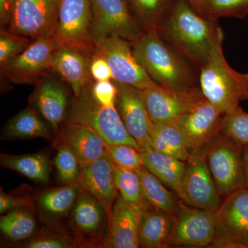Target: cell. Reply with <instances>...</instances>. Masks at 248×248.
Segmentation results:
<instances>
[{
  "label": "cell",
  "mask_w": 248,
  "mask_h": 248,
  "mask_svg": "<svg viewBox=\"0 0 248 248\" xmlns=\"http://www.w3.org/2000/svg\"><path fill=\"white\" fill-rule=\"evenodd\" d=\"M132 45L137 60L156 84L184 97L202 94L190 63L164 40L158 29L145 32Z\"/></svg>",
  "instance_id": "obj_1"
},
{
  "label": "cell",
  "mask_w": 248,
  "mask_h": 248,
  "mask_svg": "<svg viewBox=\"0 0 248 248\" xmlns=\"http://www.w3.org/2000/svg\"><path fill=\"white\" fill-rule=\"evenodd\" d=\"M158 31L164 40L195 68L206 63L223 31L197 14L187 0H177Z\"/></svg>",
  "instance_id": "obj_2"
},
{
  "label": "cell",
  "mask_w": 248,
  "mask_h": 248,
  "mask_svg": "<svg viewBox=\"0 0 248 248\" xmlns=\"http://www.w3.org/2000/svg\"><path fill=\"white\" fill-rule=\"evenodd\" d=\"M221 37L215 45L206 63L200 70V86L204 97L223 115L248 100V74L235 71L227 62Z\"/></svg>",
  "instance_id": "obj_3"
},
{
  "label": "cell",
  "mask_w": 248,
  "mask_h": 248,
  "mask_svg": "<svg viewBox=\"0 0 248 248\" xmlns=\"http://www.w3.org/2000/svg\"><path fill=\"white\" fill-rule=\"evenodd\" d=\"M65 123L80 124L93 129L107 145L128 144L141 151L138 142L127 131L116 107H103L94 100L91 84L75 97Z\"/></svg>",
  "instance_id": "obj_4"
},
{
  "label": "cell",
  "mask_w": 248,
  "mask_h": 248,
  "mask_svg": "<svg viewBox=\"0 0 248 248\" xmlns=\"http://www.w3.org/2000/svg\"><path fill=\"white\" fill-rule=\"evenodd\" d=\"M205 151L218 195L225 197L246 186L241 145L220 132L205 145Z\"/></svg>",
  "instance_id": "obj_5"
},
{
  "label": "cell",
  "mask_w": 248,
  "mask_h": 248,
  "mask_svg": "<svg viewBox=\"0 0 248 248\" xmlns=\"http://www.w3.org/2000/svg\"><path fill=\"white\" fill-rule=\"evenodd\" d=\"M210 248H248V187L224 197L215 211V234Z\"/></svg>",
  "instance_id": "obj_6"
},
{
  "label": "cell",
  "mask_w": 248,
  "mask_h": 248,
  "mask_svg": "<svg viewBox=\"0 0 248 248\" xmlns=\"http://www.w3.org/2000/svg\"><path fill=\"white\" fill-rule=\"evenodd\" d=\"M90 35L94 45L115 36L134 44L145 33L130 11L126 0H91Z\"/></svg>",
  "instance_id": "obj_7"
},
{
  "label": "cell",
  "mask_w": 248,
  "mask_h": 248,
  "mask_svg": "<svg viewBox=\"0 0 248 248\" xmlns=\"http://www.w3.org/2000/svg\"><path fill=\"white\" fill-rule=\"evenodd\" d=\"M62 0H14L8 30L32 40L54 37Z\"/></svg>",
  "instance_id": "obj_8"
},
{
  "label": "cell",
  "mask_w": 248,
  "mask_h": 248,
  "mask_svg": "<svg viewBox=\"0 0 248 248\" xmlns=\"http://www.w3.org/2000/svg\"><path fill=\"white\" fill-rule=\"evenodd\" d=\"M179 197L190 206L210 211H217L221 205V197L209 169L205 146L192 151L186 161Z\"/></svg>",
  "instance_id": "obj_9"
},
{
  "label": "cell",
  "mask_w": 248,
  "mask_h": 248,
  "mask_svg": "<svg viewBox=\"0 0 248 248\" xmlns=\"http://www.w3.org/2000/svg\"><path fill=\"white\" fill-rule=\"evenodd\" d=\"M172 216L168 247L210 248L215 234V212L182 202Z\"/></svg>",
  "instance_id": "obj_10"
},
{
  "label": "cell",
  "mask_w": 248,
  "mask_h": 248,
  "mask_svg": "<svg viewBox=\"0 0 248 248\" xmlns=\"http://www.w3.org/2000/svg\"><path fill=\"white\" fill-rule=\"evenodd\" d=\"M132 46L128 41L112 36L95 45L93 53L106 59L113 81L138 90L147 89L155 82L137 60Z\"/></svg>",
  "instance_id": "obj_11"
},
{
  "label": "cell",
  "mask_w": 248,
  "mask_h": 248,
  "mask_svg": "<svg viewBox=\"0 0 248 248\" xmlns=\"http://www.w3.org/2000/svg\"><path fill=\"white\" fill-rule=\"evenodd\" d=\"M92 17L91 0H62L54 35L59 45L92 55L95 48L90 35Z\"/></svg>",
  "instance_id": "obj_12"
},
{
  "label": "cell",
  "mask_w": 248,
  "mask_h": 248,
  "mask_svg": "<svg viewBox=\"0 0 248 248\" xmlns=\"http://www.w3.org/2000/svg\"><path fill=\"white\" fill-rule=\"evenodd\" d=\"M59 46L54 37L34 40L20 55L1 65V73L16 84L40 81L52 70L54 54Z\"/></svg>",
  "instance_id": "obj_13"
},
{
  "label": "cell",
  "mask_w": 248,
  "mask_h": 248,
  "mask_svg": "<svg viewBox=\"0 0 248 248\" xmlns=\"http://www.w3.org/2000/svg\"><path fill=\"white\" fill-rule=\"evenodd\" d=\"M223 115L202 94L191 102L184 115L173 124L182 131L192 153L203 148L221 132Z\"/></svg>",
  "instance_id": "obj_14"
},
{
  "label": "cell",
  "mask_w": 248,
  "mask_h": 248,
  "mask_svg": "<svg viewBox=\"0 0 248 248\" xmlns=\"http://www.w3.org/2000/svg\"><path fill=\"white\" fill-rule=\"evenodd\" d=\"M113 81L117 89L116 108L127 131L136 140L141 151L152 148L149 133L151 120L140 90Z\"/></svg>",
  "instance_id": "obj_15"
},
{
  "label": "cell",
  "mask_w": 248,
  "mask_h": 248,
  "mask_svg": "<svg viewBox=\"0 0 248 248\" xmlns=\"http://www.w3.org/2000/svg\"><path fill=\"white\" fill-rule=\"evenodd\" d=\"M78 182L82 190L102 204L108 219L120 194L116 184L115 166L108 153L81 167Z\"/></svg>",
  "instance_id": "obj_16"
},
{
  "label": "cell",
  "mask_w": 248,
  "mask_h": 248,
  "mask_svg": "<svg viewBox=\"0 0 248 248\" xmlns=\"http://www.w3.org/2000/svg\"><path fill=\"white\" fill-rule=\"evenodd\" d=\"M144 208L128 203L119 194L108 219V228L104 247L140 248L139 227L140 216Z\"/></svg>",
  "instance_id": "obj_17"
},
{
  "label": "cell",
  "mask_w": 248,
  "mask_h": 248,
  "mask_svg": "<svg viewBox=\"0 0 248 248\" xmlns=\"http://www.w3.org/2000/svg\"><path fill=\"white\" fill-rule=\"evenodd\" d=\"M140 93L150 119L154 124H174L187 110L195 97H184L156 84Z\"/></svg>",
  "instance_id": "obj_18"
},
{
  "label": "cell",
  "mask_w": 248,
  "mask_h": 248,
  "mask_svg": "<svg viewBox=\"0 0 248 248\" xmlns=\"http://www.w3.org/2000/svg\"><path fill=\"white\" fill-rule=\"evenodd\" d=\"M56 142L65 143L79 160L81 167L108 154L107 144L91 128L77 124L65 123Z\"/></svg>",
  "instance_id": "obj_19"
},
{
  "label": "cell",
  "mask_w": 248,
  "mask_h": 248,
  "mask_svg": "<svg viewBox=\"0 0 248 248\" xmlns=\"http://www.w3.org/2000/svg\"><path fill=\"white\" fill-rule=\"evenodd\" d=\"M91 55L73 47L60 46L54 54L52 70L71 86L75 97L90 84Z\"/></svg>",
  "instance_id": "obj_20"
},
{
  "label": "cell",
  "mask_w": 248,
  "mask_h": 248,
  "mask_svg": "<svg viewBox=\"0 0 248 248\" xmlns=\"http://www.w3.org/2000/svg\"><path fill=\"white\" fill-rule=\"evenodd\" d=\"M32 101L42 117L58 130L68 111V92L64 86L58 80L45 77L38 81Z\"/></svg>",
  "instance_id": "obj_21"
},
{
  "label": "cell",
  "mask_w": 248,
  "mask_h": 248,
  "mask_svg": "<svg viewBox=\"0 0 248 248\" xmlns=\"http://www.w3.org/2000/svg\"><path fill=\"white\" fill-rule=\"evenodd\" d=\"M107 218L102 204L81 189L71 212L72 229L80 236H97L102 232Z\"/></svg>",
  "instance_id": "obj_22"
},
{
  "label": "cell",
  "mask_w": 248,
  "mask_h": 248,
  "mask_svg": "<svg viewBox=\"0 0 248 248\" xmlns=\"http://www.w3.org/2000/svg\"><path fill=\"white\" fill-rule=\"evenodd\" d=\"M173 223L172 215L148 205L142 210L139 227L140 248H168Z\"/></svg>",
  "instance_id": "obj_23"
},
{
  "label": "cell",
  "mask_w": 248,
  "mask_h": 248,
  "mask_svg": "<svg viewBox=\"0 0 248 248\" xmlns=\"http://www.w3.org/2000/svg\"><path fill=\"white\" fill-rule=\"evenodd\" d=\"M140 155L143 166L164 185L179 195L185 171L186 161L163 154L153 148L140 151Z\"/></svg>",
  "instance_id": "obj_24"
},
{
  "label": "cell",
  "mask_w": 248,
  "mask_h": 248,
  "mask_svg": "<svg viewBox=\"0 0 248 248\" xmlns=\"http://www.w3.org/2000/svg\"><path fill=\"white\" fill-rule=\"evenodd\" d=\"M81 190L78 182L49 189L37 195V208L49 220L64 218L71 213Z\"/></svg>",
  "instance_id": "obj_25"
},
{
  "label": "cell",
  "mask_w": 248,
  "mask_h": 248,
  "mask_svg": "<svg viewBox=\"0 0 248 248\" xmlns=\"http://www.w3.org/2000/svg\"><path fill=\"white\" fill-rule=\"evenodd\" d=\"M151 147L155 151L186 161L191 154L182 131L173 124H149Z\"/></svg>",
  "instance_id": "obj_26"
},
{
  "label": "cell",
  "mask_w": 248,
  "mask_h": 248,
  "mask_svg": "<svg viewBox=\"0 0 248 248\" xmlns=\"http://www.w3.org/2000/svg\"><path fill=\"white\" fill-rule=\"evenodd\" d=\"M51 136L48 124L35 110L29 107L9 121L1 139L4 140H24L34 138L49 139Z\"/></svg>",
  "instance_id": "obj_27"
},
{
  "label": "cell",
  "mask_w": 248,
  "mask_h": 248,
  "mask_svg": "<svg viewBox=\"0 0 248 248\" xmlns=\"http://www.w3.org/2000/svg\"><path fill=\"white\" fill-rule=\"evenodd\" d=\"M1 167L11 170L36 183L50 182V167L48 156L45 153L12 155L1 153Z\"/></svg>",
  "instance_id": "obj_28"
},
{
  "label": "cell",
  "mask_w": 248,
  "mask_h": 248,
  "mask_svg": "<svg viewBox=\"0 0 248 248\" xmlns=\"http://www.w3.org/2000/svg\"><path fill=\"white\" fill-rule=\"evenodd\" d=\"M142 186L143 197L147 203L173 215L182 203L180 197L174 191L166 188L161 181L142 166L138 171Z\"/></svg>",
  "instance_id": "obj_29"
},
{
  "label": "cell",
  "mask_w": 248,
  "mask_h": 248,
  "mask_svg": "<svg viewBox=\"0 0 248 248\" xmlns=\"http://www.w3.org/2000/svg\"><path fill=\"white\" fill-rule=\"evenodd\" d=\"M144 32L159 29L177 0H126Z\"/></svg>",
  "instance_id": "obj_30"
},
{
  "label": "cell",
  "mask_w": 248,
  "mask_h": 248,
  "mask_svg": "<svg viewBox=\"0 0 248 248\" xmlns=\"http://www.w3.org/2000/svg\"><path fill=\"white\" fill-rule=\"evenodd\" d=\"M0 230L5 238L13 242L29 241L35 236L37 221L31 212L20 209L1 217Z\"/></svg>",
  "instance_id": "obj_31"
},
{
  "label": "cell",
  "mask_w": 248,
  "mask_h": 248,
  "mask_svg": "<svg viewBox=\"0 0 248 248\" xmlns=\"http://www.w3.org/2000/svg\"><path fill=\"white\" fill-rule=\"evenodd\" d=\"M115 166V181L122 197L135 206L144 208L149 205L145 200L141 181L137 171Z\"/></svg>",
  "instance_id": "obj_32"
},
{
  "label": "cell",
  "mask_w": 248,
  "mask_h": 248,
  "mask_svg": "<svg viewBox=\"0 0 248 248\" xmlns=\"http://www.w3.org/2000/svg\"><path fill=\"white\" fill-rule=\"evenodd\" d=\"M55 146L57 153L53 164L59 179L64 184L78 182L81 167L76 155L65 143L56 142Z\"/></svg>",
  "instance_id": "obj_33"
},
{
  "label": "cell",
  "mask_w": 248,
  "mask_h": 248,
  "mask_svg": "<svg viewBox=\"0 0 248 248\" xmlns=\"http://www.w3.org/2000/svg\"><path fill=\"white\" fill-rule=\"evenodd\" d=\"M248 16V0H206L204 17L217 21L221 17L239 19Z\"/></svg>",
  "instance_id": "obj_34"
},
{
  "label": "cell",
  "mask_w": 248,
  "mask_h": 248,
  "mask_svg": "<svg viewBox=\"0 0 248 248\" xmlns=\"http://www.w3.org/2000/svg\"><path fill=\"white\" fill-rule=\"evenodd\" d=\"M221 132L241 146L248 144V113L241 107L225 114Z\"/></svg>",
  "instance_id": "obj_35"
},
{
  "label": "cell",
  "mask_w": 248,
  "mask_h": 248,
  "mask_svg": "<svg viewBox=\"0 0 248 248\" xmlns=\"http://www.w3.org/2000/svg\"><path fill=\"white\" fill-rule=\"evenodd\" d=\"M34 40L24 36L18 35L1 29L0 32V63L5 62L20 55L32 44Z\"/></svg>",
  "instance_id": "obj_36"
},
{
  "label": "cell",
  "mask_w": 248,
  "mask_h": 248,
  "mask_svg": "<svg viewBox=\"0 0 248 248\" xmlns=\"http://www.w3.org/2000/svg\"><path fill=\"white\" fill-rule=\"evenodd\" d=\"M108 153L114 164L138 171L143 166L140 151L128 144L107 145Z\"/></svg>",
  "instance_id": "obj_37"
},
{
  "label": "cell",
  "mask_w": 248,
  "mask_h": 248,
  "mask_svg": "<svg viewBox=\"0 0 248 248\" xmlns=\"http://www.w3.org/2000/svg\"><path fill=\"white\" fill-rule=\"evenodd\" d=\"M76 240H73L64 233L56 232L44 231L32 236L23 244L25 248H71L78 246Z\"/></svg>",
  "instance_id": "obj_38"
},
{
  "label": "cell",
  "mask_w": 248,
  "mask_h": 248,
  "mask_svg": "<svg viewBox=\"0 0 248 248\" xmlns=\"http://www.w3.org/2000/svg\"><path fill=\"white\" fill-rule=\"evenodd\" d=\"M91 91L94 100L105 107H115L117 89L114 81L111 80L96 81Z\"/></svg>",
  "instance_id": "obj_39"
},
{
  "label": "cell",
  "mask_w": 248,
  "mask_h": 248,
  "mask_svg": "<svg viewBox=\"0 0 248 248\" xmlns=\"http://www.w3.org/2000/svg\"><path fill=\"white\" fill-rule=\"evenodd\" d=\"M90 74L94 81L113 80L112 71L106 59L102 55L93 53L90 60Z\"/></svg>",
  "instance_id": "obj_40"
},
{
  "label": "cell",
  "mask_w": 248,
  "mask_h": 248,
  "mask_svg": "<svg viewBox=\"0 0 248 248\" xmlns=\"http://www.w3.org/2000/svg\"><path fill=\"white\" fill-rule=\"evenodd\" d=\"M31 205V202L27 197H16L6 194L2 189L0 191V213H6L8 211L23 208L29 207Z\"/></svg>",
  "instance_id": "obj_41"
},
{
  "label": "cell",
  "mask_w": 248,
  "mask_h": 248,
  "mask_svg": "<svg viewBox=\"0 0 248 248\" xmlns=\"http://www.w3.org/2000/svg\"><path fill=\"white\" fill-rule=\"evenodd\" d=\"M14 0H0V23L1 28L9 27L12 18Z\"/></svg>",
  "instance_id": "obj_42"
},
{
  "label": "cell",
  "mask_w": 248,
  "mask_h": 248,
  "mask_svg": "<svg viewBox=\"0 0 248 248\" xmlns=\"http://www.w3.org/2000/svg\"><path fill=\"white\" fill-rule=\"evenodd\" d=\"M192 7L197 11V14L203 16L205 14L206 0H187Z\"/></svg>",
  "instance_id": "obj_43"
},
{
  "label": "cell",
  "mask_w": 248,
  "mask_h": 248,
  "mask_svg": "<svg viewBox=\"0 0 248 248\" xmlns=\"http://www.w3.org/2000/svg\"><path fill=\"white\" fill-rule=\"evenodd\" d=\"M242 156L246 186L248 187V144L242 146Z\"/></svg>",
  "instance_id": "obj_44"
}]
</instances>
